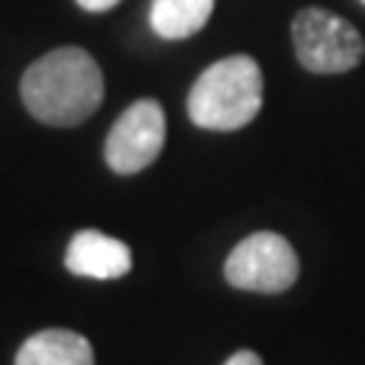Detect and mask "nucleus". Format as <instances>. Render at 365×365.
Returning a JSON list of instances; mask_svg holds the SVG:
<instances>
[{"label": "nucleus", "mask_w": 365, "mask_h": 365, "mask_svg": "<svg viewBox=\"0 0 365 365\" xmlns=\"http://www.w3.org/2000/svg\"><path fill=\"white\" fill-rule=\"evenodd\" d=\"M21 101L34 119L55 128H71L98 113L104 101V73L86 49L61 46L25 71Z\"/></svg>", "instance_id": "nucleus-1"}, {"label": "nucleus", "mask_w": 365, "mask_h": 365, "mask_svg": "<svg viewBox=\"0 0 365 365\" xmlns=\"http://www.w3.org/2000/svg\"><path fill=\"white\" fill-rule=\"evenodd\" d=\"M189 119L207 131H237L262 110V67L250 55H228L210 64L186 101Z\"/></svg>", "instance_id": "nucleus-2"}, {"label": "nucleus", "mask_w": 365, "mask_h": 365, "mask_svg": "<svg viewBox=\"0 0 365 365\" xmlns=\"http://www.w3.org/2000/svg\"><path fill=\"white\" fill-rule=\"evenodd\" d=\"M292 46L299 64L319 76L347 73L365 58L362 34L323 6H304L292 19Z\"/></svg>", "instance_id": "nucleus-3"}, {"label": "nucleus", "mask_w": 365, "mask_h": 365, "mask_svg": "<svg viewBox=\"0 0 365 365\" xmlns=\"http://www.w3.org/2000/svg\"><path fill=\"white\" fill-rule=\"evenodd\" d=\"M299 256L277 232H256L244 237L225 259V280L235 289L277 295L299 280Z\"/></svg>", "instance_id": "nucleus-4"}, {"label": "nucleus", "mask_w": 365, "mask_h": 365, "mask_svg": "<svg viewBox=\"0 0 365 365\" xmlns=\"http://www.w3.org/2000/svg\"><path fill=\"white\" fill-rule=\"evenodd\" d=\"M165 110L158 101L143 98L116 119L107 137V165L116 174H137V170L150 168L158 153L165 150Z\"/></svg>", "instance_id": "nucleus-5"}, {"label": "nucleus", "mask_w": 365, "mask_h": 365, "mask_svg": "<svg viewBox=\"0 0 365 365\" xmlns=\"http://www.w3.org/2000/svg\"><path fill=\"white\" fill-rule=\"evenodd\" d=\"M64 265L76 277L119 280L131 271V250L119 237H110L95 228H86L71 237L64 253Z\"/></svg>", "instance_id": "nucleus-6"}, {"label": "nucleus", "mask_w": 365, "mask_h": 365, "mask_svg": "<svg viewBox=\"0 0 365 365\" xmlns=\"http://www.w3.org/2000/svg\"><path fill=\"white\" fill-rule=\"evenodd\" d=\"M16 365H95L88 338L71 329H43L16 353Z\"/></svg>", "instance_id": "nucleus-7"}, {"label": "nucleus", "mask_w": 365, "mask_h": 365, "mask_svg": "<svg viewBox=\"0 0 365 365\" xmlns=\"http://www.w3.org/2000/svg\"><path fill=\"white\" fill-rule=\"evenodd\" d=\"M216 0H153L150 25L162 40H186L207 25Z\"/></svg>", "instance_id": "nucleus-8"}, {"label": "nucleus", "mask_w": 365, "mask_h": 365, "mask_svg": "<svg viewBox=\"0 0 365 365\" xmlns=\"http://www.w3.org/2000/svg\"><path fill=\"white\" fill-rule=\"evenodd\" d=\"M222 365H265V362H262V356H259V353H253V350H237Z\"/></svg>", "instance_id": "nucleus-9"}, {"label": "nucleus", "mask_w": 365, "mask_h": 365, "mask_svg": "<svg viewBox=\"0 0 365 365\" xmlns=\"http://www.w3.org/2000/svg\"><path fill=\"white\" fill-rule=\"evenodd\" d=\"M83 9H88V13H104V9H113L116 4H122V0H76Z\"/></svg>", "instance_id": "nucleus-10"}, {"label": "nucleus", "mask_w": 365, "mask_h": 365, "mask_svg": "<svg viewBox=\"0 0 365 365\" xmlns=\"http://www.w3.org/2000/svg\"><path fill=\"white\" fill-rule=\"evenodd\" d=\"M362 4H365V0H362Z\"/></svg>", "instance_id": "nucleus-11"}]
</instances>
